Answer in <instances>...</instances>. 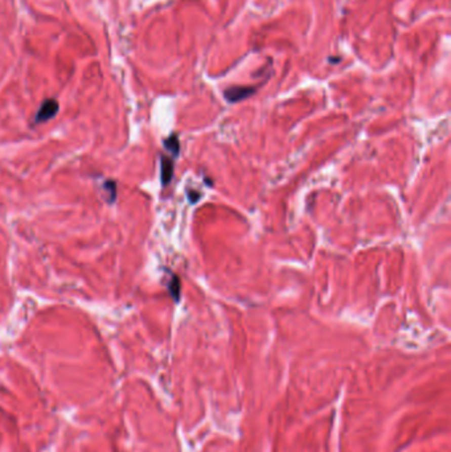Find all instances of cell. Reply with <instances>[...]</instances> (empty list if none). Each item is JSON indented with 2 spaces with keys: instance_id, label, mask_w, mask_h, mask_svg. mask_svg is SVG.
<instances>
[{
  "instance_id": "6da1fadb",
  "label": "cell",
  "mask_w": 451,
  "mask_h": 452,
  "mask_svg": "<svg viewBox=\"0 0 451 452\" xmlns=\"http://www.w3.org/2000/svg\"><path fill=\"white\" fill-rule=\"evenodd\" d=\"M58 102L53 98H49V100H45L44 102L41 103L40 109L37 110L36 113V117H34V124L44 123V122H48L52 118L56 117V114L58 113Z\"/></svg>"
},
{
  "instance_id": "3957f363",
  "label": "cell",
  "mask_w": 451,
  "mask_h": 452,
  "mask_svg": "<svg viewBox=\"0 0 451 452\" xmlns=\"http://www.w3.org/2000/svg\"><path fill=\"white\" fill-rule=\"evenodd\" d=\"M253 92L254 89H252V87H233V89L226 90L225 97L226 100L230 101V102H237V101H241L248 96H250Z\"/></svg>"
},
{
  "instance_id": "277c9868",
  "label": "cell",
  "mask_w": 451,
  "mask_h": 452,
  "mask_svg": "<svg viewBox=\"0 0 451 452\" xmlns=\"http://www.w3.org/2000/svg\"><path fill=\"white\" fill-rule=\"evenodd\" d=\"M164 146L167 148L170 152H172L174 155H178L179 152V141H178V137L176 135H171V137L166 139L164 142Z\"/></svg>"
},
{
  "instance_id": "5b68a950",
  "label": "cell",
  "mask_w": 451,
  "mask_h": 452,
  "mask_svg": "<svg viewBox=\"0 0 451 452\" xmlns=\"http://www.w3.org/2000/svg\"><path fill=\"white\" fill-rule=\"evenodd\" d=\"M170 288V292H171L172 298L175 299V301H178L179 298H180V281H179L178 277H174L172 278L171 283L168 286Z\"/></svg>"
},
{
  "instance_id": "7a4b0ae2",
  "label": "cell",
  "mask_w": 451,
  "mask_h": 452,
  "mask_svg": "<svg viewBox=\"0 0 451 452\" xmlns=\"http://www.w3.org/2000/svg\"><path fill=\"white\" fill-rule=\"evenodd\" d=\"M160 173H161V184L168 185V183L172 180L174 176V163L167 156H161V164H160Z\"/></svg>"
}]
</instances>
